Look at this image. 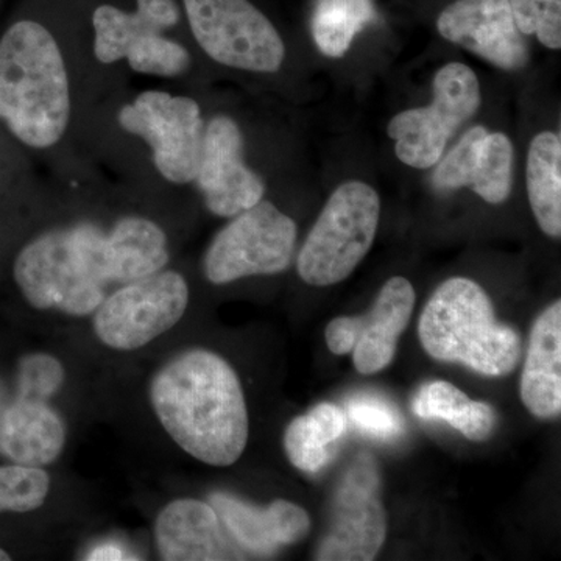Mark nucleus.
Masks as SVG:
<instances>
[{"label":"nucleus","instance_id":"1a4fd4ad","mask_svg":"<svg viewBox=\"0 0 561 561\" xmlns=\"http://www.w3.org/2000/svg\"><path fill=\"white\" fill-rule=\"evenodd\" d=\"M190 286L180 273L158 272L124 284L92 313L99 341L111 350L135 351L171 331L187 311Z\"/></svg>","mask_w":561,"mask_h":561},{"label":"nucleus","instance_id":"a878e982","mask_svg":"<svg viewBox=\"0 0 561 561\" xmlns=\"http://www.w3.org/2000/svg\"><path fill=\"white\" fill-rule=\"evenodd\" d=\"M50 491V476L43 468L0 467V513H28L43 507Z\"/></svg>","mask_w":561,"mask_h":561},{"label":"nucleus","instance_id":"bb28decb","mask_svg":"<svg viewBox=\"0 0 561 561\" xmlns=\"http://www.w3.org/2000/svg\"><path fill=\"white\" fill-rule=\"evenodd\" d=\"M489 135V130L482 125L472 127L461 136L456 147L443 161L437 162V171L434 173V186L438 191H454L470 186L478 164L479 151L482 140Z\"/></svg>","mask_w":561,"mask_h":561},{"label":"nucleus","instance_id":"7c9ffc66","mask_svg":"<svg viewBox=\"0 0 561 561\" xmlns=\"http://www.w3.org/2000/svg\"><path fill=\"white\" fill-rule=\"evenodd\" d=\"M121 549L116 546L103 545L101 548L94 549L88 557V560H124L125 557Z\"/></svg>","mask_w":561,"mask_h":561},{"label":"nucleus","instance_id":"7ed1b4c3","mask_svg":"<svg viewBox=\"0 0 561 561\" xmlns=\"http://www.w3.org/2000/svg\"><path fill=\"white\" fill-rule=\"evenodd\" d=\"M419 337L432 359L502 378L522 360V335L500 323L489 294L470 278L446 279L421 312Z\"/></svg>","mask_w":561,"mask_h":561},{"label":"nucleus","instance_id":"6ab92c4d","mask_svg":"<svg viewBox=\"0 0 561 561\" xmlns=\"http://www.w3.org/2000/svg\"><path fill=\"white\" fill-rule=\"evenodd\" d=\"M65 446V423L46 401L20 397L0 420V453L13 463L49 467Z\"/></svg>","mask_w":561,"mask_h":561},{"label":"nucleus","instance_id":"412c9836","mask_svg":"<svg viewBox=\"0 0 561 561\" xmlns=\"http://www.w3.org/2000/svg\"><path fill=\"white\" fill-rule=\"evenodd\" d=\"M527 197L538 227L546 236L561 238V138L542 131L531 139L527 153Z\"/></svg>","mask_w":561,"mask_h":561},{"label":"nucleus","instance_id":"393cba45","mask_svg":"<svg viewBox=\"0 0 561 561\" xmlns=\"http://www.w3.org/2000/svg\"><path fill=\"white\" fill-rule=\"evenodd\" d=\"M515 149L504 133H489L482 140L478 164L472 175V191L491 205L507 201L513 186Z\"/></svg>","mask_w":561,"mask_h":561},{"label":"nucleus","instance_id":"0eeeda50","mask_svg":"<svg viewBox=\"0 0 561 561\" xmlns=\"http://www.w3.org/2000/svg\"><path fill=\"white\" fill-rule=\"evenodd\" d=\"M294 219L271 202L242 210L214 238L203 261L206 278L217 286L249 276L286 272L297 249Z\"/></svg>","mask_w":561,"mask_h":561},{"label":"nucleus","instance_id":"b1692460","mask_svg":"<svg viewBox=\"0 0 561 561\" xmlns=\"http://www.w3.org/2000/svg\"><path fill=\"white\" fill-rule=\"evenodd\" d=\"M376 18L373 0H317L312 36L321 54L341 58Z\"/></svg>","mask_w":561,"mask_h":561},{"label":"nucleus","instance_id":"4468645a","mask_svg":"<svg viewBox=\"0 0 561 561\" xmlns=\"http://www.w3.org/2000/svg\"><path fill=\"white\" fill-rule=\"evenodd\" d=\"M69 230L81 257L103 286L142 279L168 265V238L154 221L144 217L122 219L108 234L92 225Z\"/></svg>","mask_w":561,"mask_h":561},{"label":"nucleus","instance_id":"5701e85b","mask_svg":"<svg viewBox=\"0 0 561 561\" xmlns=\"http://www.w3.org/2000/svg\"><path fill=\"white\" fill-rule=\"evenodd\" d=\"M412 411L423 420L446 421L471 442H485L496 427V412L490 404L474 401L448 381L424 383L413 400Z\"/></svg>","mask_w":561,"mask_h":561},{"label":"nucleus","instance_id":"c85d7f7f","mask_svg":"<svg viewBox=\"0 0 561 561\" xmlns=\"http://www.w3.org/2000/svg\"><path fill=\"white\" fill-rule=\"evenodd\" d=\"M346 415L360 431L367 432L373 437L382 438V440L397 437L404 427L397 409L376 397L353 398L350 401Z\"/></svg>","mask_w":561,"mask_h":561},{"label":"nucleus","instance_id":"f03ea898","mask_svg":"<svg viewBox=\"0 0 561 561\" xmlns=\"http://www.w3.org/2000/svg\"><path fill=\"white\" fill-rule=\"evenodd\" d=\"M68 72L47 28L21 21L0 41V119L25 146L47 149L68 128Z\"/></svg>","mask_w":561,"mask_h":561},{"label":"nucleus","instance_id":"c756f323","mask_svg":"<svg viewBox=\"0 0 561 561\" xmlns=\"http://www.w3.org/2000/svg\"><path fill=\"white\" fill-rule=\"evenodd\" d=\"M65 370L60 362L49 354H32L20 365V397L47 400L60 389Z\"/></svg>","mask_w":561,"mask_h":561},{"label":"nucleus","instance_id":"a211bd4d","mask_svg":"<svg viewBox=\"0 0 561 561\" xmlns=\"http://www.w3.org/2000/svg\"><path fill=\"white\" fill-rule=\"evenodd\" d=\"M210 505L219 513L221 523L250 556H268L284 546L297 545L311 530V516L294 502L273 501L260 508L227 493L210 496Z\"/></svg>","mask_w":561,"mask_h":561},{"label":"nucleus","instance_id":"423d86ee","mask_svg":"<svg viewBox=\"0 0 561 561\" xmlns=\"http://www.w3.org/2000/svg\"><path fill=\"white\" fill-rule=\"evenodd\" d=\"M13 275L25 300L39 311L88 317L106 297V286L92 275L70 230L44 232L25 245Z\"/></svg>","mask_w":561,"mask_h":561},{"label":"nucleus","instance_id":"cd10ccee","mask_svg":"<svg viewBox=\"0 0 561 561\" xmlns=\"http://www.w3.org/2000/svg\"><path fill=\"white\" fill-rule=\"evenodd\" d=\"M524 36L535 35L542 46L561 49V0H508Z\"/></svg>","mask_w":561,"mask_h":561},{"label":"nucleus","instance_id":"ddd939ff","mask_svg":"<svg viewBox=\"0 0 561 561\" xmlns=\"http://www.w3.org/2000/svg\"><path fill=\"white\" fill-rule=\"evenodd\" d=\"M416 295L411 280L394 276L383 284L370 311L359 317H337L324 332L335 356L353 354L360 375L386 370L397 354L398 342L415 309Z\"/></svg>","mask_w":561,"mask_h":561},{"label":"nucleus","instance_id":"6e6552de","mask_svg":"<svg viewBox=\"0 0 561 561\" xmlns=\"http://www.w3.org/2000/svg\"><path fill=\"white\" fill-rule=\"evenodd\" d=\"M180 20L175 0H138L135 13L102 5L94 11L95 57L102 62L127 58L131 69L149 76L175 77L190 68V54L161 36Z\"/></svg>","mask_w":561,"mask_h":561},{"label":"nucleus","instance_id":"20e7f679","mask_svg":"<svg viewBox=\"0 0 561 561\" xmlns=\"http://www.w3.org/2000/svg\"><path fill=\"white\" fill-rule=\"evenodd\" d=\"M381 217L378 192L362 181L341 184L321 210L298 253L297 271L309 286L342 283L367 256Z\"/></svg>","mask_w":561,"mask_h":561},{"label":"nucleus","instance_id":"4be33fe9","mask_svg":"<svg viewBox=\"0 0 561 561\" xmlns=\"http://www.w3.org/2000/svg\"><path fill=\"white\" fill-rule=\"evenodd\" d=\"M348 430V415L332 402H321L287 426L284 449L295 468L319 472L330 463L332 448Z\"/></svg>","mask_w":561,"mask_h":561},{"label":"nucleus","instance_id":"9b49d317","mask_svg":"<svg viewBox=\"0 0 561 561\" xmlns=\"http://www.w3.org/2000/svg\"><path fill=\"white\" fill-rule=\"evenodd\" d=\"M119 124L147 140L154 165L165 180L176 184L195 180L205 138L197 102L168 92H142L121 110Z\"/></svg>","mask_w":561,"mask_h":561},{"label":"nucleus","instance_id":"aec40b11","mask_svg":"<svg viewBox=\"0 0 561 561\" xmlns=\"http://www.w3.org/2000/svg\"><path fill=\"white\" fill-rule=\"evenodd\" d=\"M522 401L531 415L556 419L561 412V301L535 320L519 386Z\"/></svg>","mask_w":561,"mask_h":561},{"label":"nucleus","instance_id":"9d476101","mask_svg":"<svg viewBox=\"0 0 561 561\" xmlns=\"http://www.w3.org/2000/svg\"><path fill=\"white\" fill-rule=\"evenodd\" d=\"M184 7L195 39L214 61L250 72L279 70L283 39L249 0H184Z\"/></svg>","mask_w":561,"mask_h":561},{"label":"nucleus","instance_id":"2f4dec72","mask_svg":"<svg viewBox=\"0 0 561 561\" xmlns=\"http://www.w3.org/2000/svg\"><path fill=\"white\" fill-rule=\"evenodd\" d=\"M9 560H10L9 553L3 551V549H0V561H9Z\"/></svg>","mask_w":561,"mask_h":561},{"label":"nucleus","instance_id":"f257e3e1","mask_svg":"<svg viewBox=\"0 0 561 561\" xmlns=\"http://www.w3.org/2000/svg\"><path fill=\"white\" fill-rule=\"evenodd\" d=\"M150 402L162 430L195 460L231 467L250 435L241 379L214 351L194 348L165 362L150 382Z\"/></svg>","mask_w":561,"mask_h":561},{"label":"nucleus","instance_id":"f3484780","mask_svg":"<svg viewBox=\"0 0 561 561\" xmlns=\"http://www.w3.org/2000/svg\"><path fill=\"white\" fill-rule=\"evenodd\" d=\"M158 553L165 561L245 560L243 551L208 502L175 500L158 513L154 522Z\"/></svg>","mask_w":561,"mask_h":561},{"label":"nucleus","instance_id":"f8f14e48","mask_svg":"<svg viewBox=\"0 0 561 561\" xmlns=\"http://www.w3.org/2000/svg\"><path fill=\"white\" fill-rule=\"evenodd\" d=\"M387 537V515L381 500V476L370 454L351 463L335 491L331 526L316 560L371 561Z\"/></svg>","mask_w":561,"mask_h":561},{"label":"nucleus","instance_id":"2eb2a0df","mask_svg":"<svg viewBox=\"0 0 561 561\" xmlns=\"http://www.w3.org/2000/svg\"><path fill=\"white\" fill-rule=\"evenodd\" d=\"M194 181L210 213L220 217L238 216L264 197V183L243 162L242 133L230 117H214L205 128Z\"/></svg>","mask_w":561,"mask_h":561},{"label":"nucleus","instance_id":"39448f33","mask_svg":"<svg viewBox=\"0 0 561 561\" xmlns=\"http://www.w3.org/2000/svg\"><path fill=\"white\" fill-rule=\"evenodd\" d=\"M432 90L431 105L402 111L387 127L398 160L421 171L437 165L449 140L482 103L478 76L463 62H448L438 69Z\"/></svg>","mask_w":561,"mask_h":561},{"label":"nucleus","instance_id":"dca6fc26","mask_svg":"<svg viewBox=\"0 0 561 561\" xmlns=\"http://www.w3.org/2000/svg\"><path fill=\"white\" fill-rule=\"evenodd\" d=\"M438 33L496 68L519 70L530 49L516 25L508 0H456L442 11Z\"/></svg>","mask_w":561,"mask_h":561}]
</instances>
